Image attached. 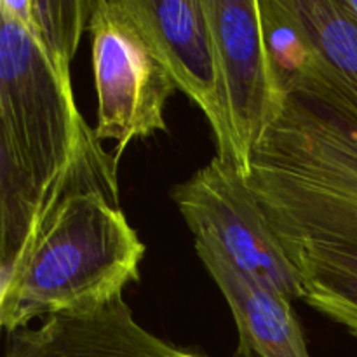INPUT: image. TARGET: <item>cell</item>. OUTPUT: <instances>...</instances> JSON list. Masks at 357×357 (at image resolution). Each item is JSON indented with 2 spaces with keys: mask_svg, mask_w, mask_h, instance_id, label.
<instances>
[{
  "mask_svg": "<svg viewBox=\"0 0 357 357\" xmlns=\"http://www.w3.org/2000/svg\"><path fill=\"white\" fill-rule=\"evenodd\" d=\"M131 2L166 58L178 87L204 112L215 135L216 155L236 167L232 136L220 94L215 38L204 0Z\"/></svg>",
  "mask_w": 357,
  "mask_h": 357,
  "instance_id": "cell-8",
  "label": "cell"
},
{
  "mask_svg": "<svg viewBox=\"0 0 357 357\" xmlns=\"http://www.w3.org/2000/svg\"><path fill=\"white\" fill-rule=\"evenodd\" d=\"M93 138L72 77L0 9V271L20 257L42 206Z\"/></svg>",
  "mask_w": 357,
  "mask_h": 357,
  "instance_id": "cell-3",
  "label": "cell"
},
{
  "mask_svg": "<svg viewBox=\"0 0 357 357\" xmlns=\"http://www.w3.org/2000/svg\"><path fill=\"white\" fill-rule=\"evenodd\" d=\"M171 199L195 241L211 243L234 267L291 302L303 298L298 267L236 167L215 155L194 176L174 185Z\"/></svg>",
  "mask_w": 357,
  "mask_h": 357,
  "instance_id": "cell-5",
  "label": "cell"
},
{
  "mask_svg": "<svg viewBox=\"0 0 357 357\" xmlns=\"http://www.w3.org/2000/svg\"><path fill=\"white\" fill-rule=\"evenodd\" d=\"M117 164L91 139L42 206L20 257L0 271L7 335L35 319L105 305L139 281L146 248L119 204Z\"/></svg>",
  "mask_w": 357,
  "mask_h": 357,
  "instance_id": "cell-1",
  "label": "cell"
},
{
  "mask_svg": "<svg viewBox=\"0 0 357 357\" xmlns=\"http://www.w3.org/2000/svg\"><path fill=\"white\" fill-rule=\"evenodd\" d=\"M195 253L229 303L239 342L258 357H310L291 300L234 267L208 241H195Z\"/></svg>",
  "mask_w": 357,
  "mask_h": 357,
  "instance_id": "cell-9",
  "label": "cell"
},
{
  "mask_svg": "<svg viewBox=\"0 0 357 357\" xmlns=\"http://www.w3.org/2000/svg\"><path fill=\"white\" fill-rule=\"evenodd\" d=\"M6 357H208L185 351L132 316L124 295L86 312L58 314L7 335ZM230 357H258L239 342Z\"/></svg>",
  "mask_w": 357,
  "mask_h": 357,
  "instance_id": "cell-7",
  "label": "cell"
},
{
  "mask_svg": "<svg viewBox=\"0 0 357 357\" xmlns=\"http://www.w3.org/2000/svg\"><path fill=\"white\" fill-rule=\"evenodd\" d=\"M98 108L94 135L115 139V160L129 143L166 132L164 110L176 79L131 0H98L89 21Z\"/></svg>",
  "mask_w": 357,
  "mask_h": 357,
  "instance_id": "cell-4",
  "label": "cell"
},
{
  "mask_svg": "<svg viewBox=\"0 0 357 357\" xmlns=\"http://www.w3.org/2000/svg\"><path fill=\"white\" fill-rule=\"evenodd\" d=\"M98 0H0L35 38L56 68L72 77L73 61L84 30L89 28Z\"/></svg>",
  "mask_w": 357,
  "mask_h": 357,
  "instance_id": "cell-12",
  "label": "cell"
},
{
  "mask_svg": "<svg viewBox=\"0 0 357 357\" xmlns=\"http://www.w3.org/2000/svg\"><path fill=\"white\" fill-rule=\"evenodd\" d=\"M291 260L303 278V302L357 337V253L303 248Z\"/></svg>",
  "mask_w": 357,
  "mask_h": 357,
  "instance_id": "cell-11",
  "label": "cell"
},
{
  "mask_svg": "<svg viewBox=\"0 0 357 357\" xmlns=\"http://www.w3.org/2000/svg\"><path fill=\"white\" fill-rule=\"evenodd\" d=\"M340 9L347 13L352 20L357 21V0H337Z\"/></svg>",
  "mask_w": 357,
  "mask_h": 357,
  "instance_id": "cell-13",
  "label": "cell"
},
{
  "mask_svg": "<svg viewBox=\"0 0 357 357\" xmlns=\"http://www.w3.org/2000/svg\"><path fill=\"white\" fill-rule=\"evenodd\" d=\"M321 68L357 107V21L337 0H289Z\"/></svg>",
  "mask_w": 357,
  "mask_h": 357,
  "instance_id": "cell-10",
  "label": "cell"
},
{
  "mask_svg": "<svg viewBox=\"0 0 357 357\" xmlns=\"http://www.w3.org/2000/svg\"><path fill=\"white\" fill-rule=\"evenodd\" d=\"M218 61L220 94L237 173L248 180L251 153L286 98L271 54L261 0H204Z\"/></svg>",
  "mask_w": 357,
  "mask_h": 357,
  "instance_id": "cell-6",
  "label": "cell"
},
{
  "mask_svg": "<svg viewBox=\"0 0 357 357\" xmlns=\"http://www.w3.org/2000/svg\"><path fill=\"white\" fill-rule=\"evenodd\" d=\"M251 153L246 183L291 257L303 248L357 253V107L310 44Z\"/></svg>",
  "mask_w": 357,
  "mask_h": 357,
  "instance_id": "cell-2",
  "label": "cell"
}]
</instances>
